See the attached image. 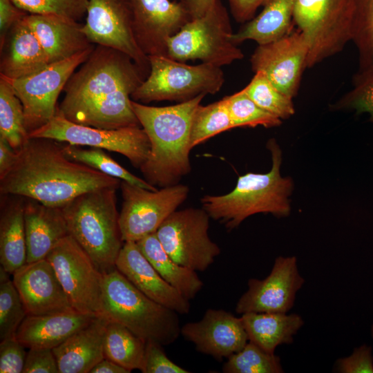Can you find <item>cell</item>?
<instances>
[{
    "mask_svg": "<svg viewBox=\"0 0 373 373\" xmlns=\"http://www.w3.org/2000/svg\"><path fill=\"white\" fill-rule=\"evenodd\" d=\"M119 188L123 202L119 224L124 242H137L155 233L189 193V187L181 184L153 191L121 181Z\"/></svg>",
    "mask_w": 373,
    "mask_h": 373,
    "instance_id": "7c38bea8",
    "label": "cell"
},
{
    "mask_svg": "<svg viewBox=\"0 0 373 373\" xmlns=\"http://www.w3.org/2000/svg\"><path fill=\"white\" fill-rule=\"evenodd\" d=\"M94 47L68 59L50 64L27 77L15 79L1 77L10 83L23 104L25 126L28 134L45 125L55 115L61 92L76 68L88 58Z\"/></svg>",
    "mask_w": 373,
    "mask_h": 373,
    "instance_id": "4fadbf2b",
    "label": "cell"
},
{
    "mask_svg": "<svg viewBox=\"0 0 373 373\" xmlns=\"http://www.w3.org/2000/svg\"><path fill=\"white\" fill-rule=\"evenodd\" d=\"M135 40L147 56H167V42L191 17L182 3L170 0H129Z\"/></svg>",
    "mask_w": 373,
    "mask_h": 373,
    "instance_id": "ac0fdd59",
    "label": "cell"
},
{
    "mask_svg": "<svg viewBox=\"0 0 373 373\" xmlns=\"http://www.w3.org/2000/svg\"><path fill=\"white\" fill-rule=\"evenodd\" d=\"M1 52L0 76L7 79L31 75L49 64L39 39L24 17L10 28Z\"/></svg>",
    "mask_w": 373,
    "mask_h": 373,
    "instance_id": "d4e9b609",
    "label": "cell"
},
{
    "mask_svg": "<svg viewBox=\"0 0 373 373\" xmlns=\"http://www.w3.org/2000/svg\"><path fill=\"white\" fill-rule=\"evenodd\" d=\"M146 341L125 326L108 321L104 339L105 358L131 372H142Z\"/></svg>",
    "mask_w": 373,
    "mask_h": 373,
    "instance_id": "4dcf8cb0",
    "label": "cell"
},
{
    "mask_svg": "<svg viewBox=\"0 0 373 373\" xmlns=\"http://www.w3.org/2000/svg\"><path fill=\"white\" fill-rule=\"evenodd\" d=\"M12 276L28 315L74 309L54 268L46 258L26 262Z\"/></svg>",
    "mask_w": 373,
    "mask_h": 373,
    "instance_id": "ffe728a7",
    "label": "cell"
},
{
    "mask_svg": "<svg viewBox=\"0 0 373 373\" xmlns=\"http://www.w3.org/2000/svg\"><path fill=\"white\" fill-rule=\"evenodd\" d=\"M308 52L303 34L292 30L276 41L258 45L250 59L251 68L262 73L280 92L293 98L307 68Z\"/></svg>",
    "mask_w": 373,
    "mask_h": 373,
    "instance_id": "e0dca14e",
    "label": "cell"
},
{
    "mask_svg": "<svg viewBox=\"0 0 373 373\" xmlns=\"http://www.w3.org/2000/svg\"><path fill=\"white\" fill-rule=\"evenodd\" d=\"M231 15L239 23H245L252 19L258 10L265 6L269 0H226Z\"/></svg>",
    "mask_w": 373,
    "mask_h": 373,
    "instance_id": "7dc6e473",
    "label": "cell"
},
{
    "mask_svg": "<svg viewBox=\"0 0 373 373\" xmlns=\"http://www.w3.org/2000/svg\"><path fill=\"white\" fill-rule=\"evenodd\" d=\"M356 0H295L293 21L308 44L307 68L341 52L352 39Z\"/></svg>",
    "mask_w": 373,
    "mask_h": 373,
    "instance_id": "9c48e42d",
    "label": "cell"
},
{
    "mask_svg": "<svg viewBox=\"0 0 373 373\" xmlns=\"http://www.w3.org/2000/svg\"><path fill=\"white\" fill-rule=\"evenodd\" d=\"M249 341L269 354L282 344H290L304 325L297 314L249 312L241 314Z\"/></svg>",
    "mask_w": 373,
    "mask_h": 373,
    "instance_id": "83f0119b",
    "label": "cell"
},
{
    "mask_svg": "<svg viewBox=\"0 0 373 373\" xmlns=\"http://www.w3.org/2000/svg\"><path fill=\"white\" fill-rule=\"evenodd\" d=\"M243 89L258 106L280 119H287L294 113L292 98L280 92L261 72L255 73Z\"/></svg>",
    "mask_w": 373,
    "mask_h": 373,
    "instance_id": "8d00e7d4",
    "label": "cell"
},
{
    "mask_svg": "<svg viewBox=\"0 0 373 373\" xmlns=\"http://www.w3.org/2000/svg\"><path fill=\"white\" fill-rule=\"evenodd\" d=\"M60 142L29 137L11 169L0 178L1 195L35 200L61 208L79 195L120 187L119 179L70 160Z\"/></svg>",
    "mask_w": 373,
    "mask_h": 373,
    "instance_id": "6da1fadb",
    "label": "cell"
},
{
    "mask_svg": "<svg viewBox=\"0 0 373 373\" xmlns=\"http://www.w3.org/2000/svg\"><path fill=\"white\" fill-rule=\"evenodd\" d=\"M82 30L93 44L128 55L149 75V57L135 40L129 0H88Z\"/></svg>",
    "mask_w": 373,
    "mask_h": 373,
    "instance_id": "9a60e30c",
    "label": "cell"
},
{
    "mask_svg": "<svg viewBox=\"0 0 373 373\" xmlns=\"http://www.w3.org/2000/svg\"><path fill=\"white\" fill-rule=\"evenodd\" d=\"M354 88L339 102L343 107L356 113H367L373 120V70L357 73Z\"/></svg>",
    "mask_w": 373,
    "mask_h": 373,
    "instance_id": "60d3db41",
    "label": "cell"
},
{
    "mask_svg": "<svg viewBox=\"0 0 373 373\" xmlns=\"http://www.w3.org/2000/svg\"><path fill=\"white\" fill-rule=\"evenodd\" d=\"M162 345L148 341L145 345L143 373H189L190 371L173 362L165 354Z\"/></svg>",
    "mask_w": 373,
    "mask_h": 373,
    "instance_id": "b9f144b4",
    "label": "cell"
},
{
    "mask_svg": "<svg viewBox=\"0 0 373 373\" xmlns=\"http://www.w3.org/2000/svg\"><path fill=\"white\" fill-rule=\"evenodd\" d=\"M115 188L78 195L61 207L69 234L104 274L116 268L124 245L116 206Z\"/></svg>",
    "mask_w": 373,
    "mask_h": 373,
    "instance_id": "8992f818",
    "label": "cell"
},
{
    "mask_svg": "<svg viewBox=\"0 0 373 373\" xmlns=\"http://www.w3.org/2000/svg\"><path fill=\"white\" fill-rule=\"evenodd\" d=\"M210 218L203 208L176 210L155 233L174 261L193 271H204L220 254V247L209 236Z\"/></svg>",
    "mask_w": 373,
    "mask_h": 373,
    "instance_id": "8fae6325",
    "label": "cell"
},
{
    "mask_svg": "<svg viewBox=\"0 0 373 373\" xmlns=\"http://www.w3.org/2000/svg\"><path fill=\"white\" fill-rule=\"evenodd\" d=\"M334 370L341 373H373L372 347L363 344L355 347L348 356L336 361Z\"/></svg>",
    "mask_w": 373,
    "mask_h": 373,
    "instance_id": "ee69618b",
    "label": "cell"
},
{
    "mask_svg": "<svg viewBox=\"0 0 373 373\" xmlns=\"http://www.w3.org/2000/svg\"><path fill=\"white\" fill-rule=\"evenodd\" d=\"M28 13L19 8L13 0H0V45L3 46L7 35L18 21Z\"/></svg>",
    "mask_w": 373,
    "mask_h": 373,
    "instance_id": "bcb514c9",
    "label": "cell"
},
{
    "mask_svg": "<svg viewBox=\"0 0 373 373\" xmlns=\"http://www.w3.org/2000/svg\"><path fill=\"white\" fill-rule=\"evenodd\" d=\"M24 20L39 39L49 64L94 47L79 21L53 15L28 14Z\"/></svg>",
    "mask_w": 373,
    "mask_h": 373,
    "instance_id": "7402d4cb",
    "label": "cell"
},
{
    "mask_svg": "<svg viewBox=\"0 0 373 373\" xmlns=\"http://www.w3.org/2000/svg\"><path fill=\"white\" fill-rule=\"evenodd\" d=\"M136 242L158 274L186 299L194 298L202 289L203 282L196 271L174 261L163 248L156 233Z\"/></svg>",
    "mask_w": 373,
    "mask_h": 373,
    "instance_id": "f546056e",
    "label": "cell"
},
{
    "mask_svg": "<svg viewBox=\"0 0 373 373\" xmlns=\"http://www.w3.org/2000/svg\"><path fill=\"white\" fill-rule=\"evenodd\" d=\"M65 155L71 160L92 167L107 175L116 178L122 181L149 190H157L145 180L141 179L114 160L103 149L92 148L84 149L79 146L67 143L62 146Z\"/></svg>",
    "mask_w": 373,
    "mask_h": 373,
    "instance_id": "d6a6232c",
    "label": "cell"
},
{
    "mask_svg": "<svg viewBox=\"0 0 373 373\" xmlns=\"http://www.w3.org/2000/svg\"><path fill=\"white\" fill-rule=\"evenodd\" d=\"M25 348L17 338L16 334L1 340L0 343V372H23L27 354Z\"/></svg>",
    "mask_w": 373,
    "mask_h": 373,
    "instance_id": "7bdbcfd3",
    "label": "cell"
},
{
    "mask_svg": "<svg viewBox=\"0 0 373 373\" xmlns=\"http://www.w3.org/2000/svg\"><path fill=\"white\" fill-rule=\"evenodd\" d=\"M205 95L161 107L131 99L132 109L151 144L149 157L140 169L152 186L163 188L179 184L190 173L191 123Z\"/></svg>",
    "mask_w": 373,
    "mask_h": 373,
    "instance_id": "7a4b0ae2",
    "label": "cell"
},
{
    "mask_svg": "<svg viewBox=\"0 0 373 373\" xmlns=\"http://www.w3.org/2000/svg\"><path fill=\"white\" fill-rule=\"evenodd\" d=\"M115 267L134 286L153 300L178 314L189 312V300L158 274L136 242H124Z\"/></svg>",
    "mask_w": 373,
    "mask_h": 373,
    "instance_id": "44dd1931",
    "label": "cell"
},
{
    "mask_svg": "<svg viewBox=\"0 0 373 373\" xmlns=\"http://www.w3.org/2000/svg\"><path fill=\"white\" fill-rule=\"evenodd\" d=\"M231 128L233 127L224 97L207 106L200 104L192 119L191 146L193 149L208 139Z\"/></svg>",
    "mask_w": 373,
    "mask_h": 373,
    "instance_id": "836d02e7",
    "label": "cell"
},
{
    "mask_svg": "<svg viewBox=\"0 0 373 373\" xmlns=\"http://www.w3.org/2000/svg\"><path fill=\"white\" fill-rule=\"evenodd\" d=\"M28 14L53 15L79 21L86 15L88 0H13Z\"/></svg>",
    "mask_w": 373,
    "mask_h": 373,
    "instance_id": "ab89813d",
    "label": "cell"
},
{
    "mask_svg": "<svg viewBox=\"0 0 373 373\" xmlns=\"http://www.w3.org/2000/svg\"><path fill=\"white\" fill-rule=\"evenodd\" d=\"M103 275L98 315L125 326L146 342L168 345L176 341L181 330L177 312L149 298L116 268Z\"/></svg>",
    "mask_w": 373,
    "mask_h": 373,
    "instance_id": "5b68a950",
    "label": "cell"
},
{
    "mask_svg": "<svg viewBox=\"0 0 373 373\" xmlns=\"http://www.w3.org/2000/svg\"><path fill=\"white\" fill-rule=\"evenodd\" d=\"M131 372L112 361L104 358L99 361L91 370L90 373H130Z\"/></svg>",
    "mask_w": 373,
    "mask_h": 373,
    "instance_id": "f907efd6",
    "label": "cell"
},
{
    "mask_svg": "<svg viewBox=\"0 0 373 373\" xmlns=\"http://www.w3.org/2000/svg\"><path fill=\"white\" fill-rule=\"evenodd\" d=\"M0 267V339L14 336L28 314L21 298L8 276Z\"/></svg>",
    "mask_w": 373,
    "mask_h": 373,
    "instance_id": "74e56055",
    "label": "cell"
},
{
    "mask_svg": "<svg viewBox=\"0 0 373 373\" xmlns=\"http://www.w3.org/2000/svg\"><path fill=\"white\" fill-rule=\"evenodd\" d=\"M216 1V0H180L191 19L204 15L214 5Z\"/></svg>",
    "mask_w": 373,
    "mask_h": 373,
    "instance_id": "681fc988",
    "label": "cell"
},
{
    "mask_svg": "<svg viewBox=\"0 0 373 373\" xmlns=\"http://www.w3.org/2000/svg\"><path fill=\"white\" fill-rule=\"evenodd\" d=\"M224 373H282L280 358L269 354L249 341L238 352L227 358L222 367Z\"/></svg>",
    "mask_w": 373,
    "mask_h": 373,
    "instance_id": "e575fe53",
    "label": "cell"
},
{
    "mask_svg": "<svg viewBox=\"0 0 373 373\" xmlns=\"http://www.w3.org/2000/svg\"><path fill=\"white\" fill-rule=\"evenodd\" d=\"M0 136L18 152L25 144L28 133L25 126L23 104L10 83L0 77Z\"/></svg>",
    "mask_w": 373,
    "mask_h": 373,
    "instance_id": "1f68e13d",
    "label": "cell"
},
{
    "mask_svg": "<svg viewBox=\"0 0 373 373\" xmlns=\"http://www.w3.org/2000/svg\"><path fill=\"white\" fill-rule=\"evenodd\" d=\"M46 258L54 268L73 308L98 315L104 275L78 242L69 234Z\"/></svg>",
    "mask_w": 373,
    "mask_h": 373,
    "instance_id": "5bb4252c",
    "label": "cell"
},
{
    "mask_svg": "<svg viewBox=\"0 0 373 373\" xmlns=\"http://www.w3.org/2000/svg\"><path fill=\"white\" fill-rule=\"evenodd\" d=\"M229 15L220 0L202 17L191 19L167 42V57L186 62L222 67L243 59L242 51L231 41Z\"/></svg>",
    "mask_w": 373,
    "mask_h": 373,
    "instance_id": "ba28073f",
    "label": "cell"
},
{
    "mask_svg": "<svg viewBox=\"0 0 373 373\" xmlns=\"http://www.w3.org/2000/svg\"><path fill=\"white\" fill-rule=\"evenodd\" d=\"M27 262L45 259L52 248L69 235L61 208L24 198Z\"/></svg>",
    "mask_w": 373,
    "mask_h": 373,
    "instance_id": "cb8c5ba5",
    "label": "cell"
},
{
    "mask_svg": "<svg viewBox=\"0 0 373 373\" xmlns=\"http://www.w3.org/2000/svg\"><path fill=\"white\" fill-rule=\"evenodd\" d=\"M23 373H59L52 349H29Z\"/></svg>",
    "mask_w": 373,
    "mask_h": 373,
    "instance_id": "f6af8a7d",
    "label": "cell"
},
{
    "mask_svg": "<svg viewBox=\"0 0 373 373\" xmlns=\"http://www.w3.org/2000/svg\"><path fill=\"white\" fill-rule=\"evenodd\" d=\"M23 213V197L1 195L0 262L3 269L11 274L27 262Z\"/></svg>",
    "mask_w": 373,
    "mask_h": 373,
    "instance_id": "4316f807",
    "label": "cell"
},
{
    "mask_svg": "<svg viewBox=\"0 0 373 373\" xmlns=\"http://www.w3.org/2000/svg\"><path fill=\"white\" fill-rule=\"evenodd\" d=\"M28 137L48 138L76 146H88L120 153L137 168L147 160L151 144L141 126L102 129L73 122L58 112Z\"/></svg>",
    "mask_w": 373,
    "mask_h": 373,
    "instance_id": "30bf717a",
    "label": "cell"
},
{
    "mask_svg": "<svg viewBox=\"0 0 373 373\" xmlns=\"http://www.w3.org/2000/svg\"><path fill=\"white\" fill-rule=\"evenodd\" d=\"M295 0H269L261 12L231 36L236 45L254 40L258 45L276 41L293 30Z\"/></svg>",
    "mask_w": 373,
    "mask_h": 373,
    "instance_id": "f1b7e54d",
    "label": "cell"
},
{
    "mask_svg": "<svg viewBox=\"0 0 373 373\" xmlns=\"http://www.w3.org/2000/svg\"><path fill=\"white\" fill-rule=\"evenodd\" d=\"M224 97L233 128H271L282 124V119L258 106L244 89Z\"/></svg>",
    "mask_w": 373,
    "mask_h": 373,
    "instance_id": "f35d334b",
    "label": "cell"
},
{
    "mask_svg": "<svg viewBox=\"0 0 373 373\" xmlns=\"http://www.w3.org/2000/svg\"><path fill=\"white\" fill-rule=\"evenodd\" d=\"M97 316L75 309L27 315L19 327L16 337L26 348L53 349L88 325Z\"/></svg>",
    "mask_w": 373,
    "mask_h": 373,
    "instance_id": "603a6c76",
    "label": "cell"
},
{
    "mask_svg": "<svg viewBox=\"0 0 373 373\" xmlns=\"http://www.w3.org/2000/svg\"><path fill=\"white\" fill-rule=\"evenodd\" d=\"M267 146L272 166L267 173H248L239 176L234 189L221 195H206L201 198L202 208L211 218L229 230L238 227L247 218L259 213L287 216L290 212L289 196L293 189L289 178L280 175L281 150L274 139Z\"/></svg>",
    "mask_w": 373,
    "mask_h": 373,
    "instance_id": "3957f363",
    "label": "cell"
},
{
    "mask_svg": "<svg viewBox=\"0 0 373 373\" xmlns=\"http://www.w3.org/2000/svg\"><path fill=\"white\" fill-rule=\"evenodd\" d=\"M304 283L296 258L278 256L265 278L248 280V289L237 302L236 312L240 314L287 313L293 307L296 295Z\"/></svg>",
    "mask_w": 373,
    "mask_h": 373,
    "instance_id": "2e32d148",
    "label": "cell"
},
{
    "mask_svg": "<svg viewBox=\"0 0 373 373\" xmlns=\"http://www.w3.org/2000/svg\"><path fill=\"white\" fill-rule=\"evenodd\" d=\"M371 336H372V338H373V323L371 326Z\"/></svg>",
    "mask_w": 373,
    "mask_h": 373,
    "instance_id": "816d5d0a",
    "label": "cell"
},
{
    "mask_svg": "<svg viewBox=\"0 0 373 373\" xmlns=\"http://www.w3.org/2000/svg\"><path fill=\"white\" fill-rule=\"evenodd\" d=\"M146 77L124 52L97 45L68 80L57 112L72 121L82 112L120 90L134 92Z\"/></svg>",
    "mask_w": 373,
    "mask_h": 373,
    "instance_id": "277c9868",
    "label": "cell"
},
{
    "mask_svg": "<svg viewBox=\"0 0 373 373\" xmlns=\"http://www.w3.org/2000/svg\"><path fill=\"white\" fill-rule=\"evenodd\" d=\"M180 334L199 352L218 361L238 352L249 342L240 317L223 309H207L199 321L184 324Z\"/></svg>",
    "mask_w": 373,
    "mask_h": 373,
    "instance_id": "d6986e66",
    "label": "cell"
},
{
    "mask_svg": "<svg viewBox=\"0 0 373 373\" xmlns=\"http://www.w3.org/2000/svg\"><path fill=\"white\" fill-rule=\"evenodd\" d=\"M108 321L97 315L52 349L59 373H89L105 358L104 333Z\"/></svg>",
    "mask_w": 373,
    "mask_h": 373,
    "instance_id": "484cf974",
    "label": "cell"
},
{
    "mask_svg": "<svg viewBox=\"0 0 373 373\" xmlns=\"http://www.w3.org/2000/svg\"><path fill=\"white\" fill-rule=\"evenodd\" d=\"M17 155V152L10 146L6 140L0 136V178L11 169Z\"/></svg>",
    "mask_w": 373,
    "mask_h": 373,
    "instance_id": "c3c4849f",
    "label": "cell"
},
{
    "mask_svg": "<svg viewBox=\"0 0 373 373\" xmlns=\"http://www.w3.org/2000/svg\"><path fill=\"white\" fill-rule=\"evenodd\" d=\"M351 41L358 50V73L373 70V0H356Z\"/></svg>",
    "mask_w": 373,
    "mask_h": 373,
    "instance_id": "d590c367",
    "label": "cell"
},
{
    "mask_svg": "<svg viewBox=\"0 0 373 373\" xmlns=\"http://www.w3.org/2000/svg\"><path fill=\"white\" fill-rule=\"evenodd\" d=\"M148 57L150 72L132 93L135 102H184L201 94H216L224 82L221 67L205 63L189 65L162 55Z\"/></svg>",
    "mask_w": 373,
    "mask_h": 373,
    "instance_id": "52a82bcc",
    "label": "cell"
}]
</instances>
